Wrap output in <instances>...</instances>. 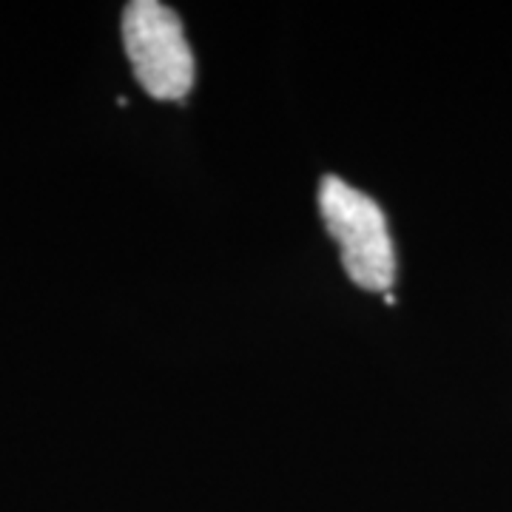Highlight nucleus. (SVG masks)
<instances>
[{
	"label": "nucleus",
	"mask_w": 512,
	"mask_h": 512,
	"mask_svg": "<svg viewBox=\"0 0 512 512\" xmlns=\"http://www.w3.org/2000/svg\"><path fill=\"white\" fill-rule=\"evenodd\" d=\"M319 208L330 237L342 248L350 279L365 291H387L396 276V256L379 202L339 177H325L319 188Z\"/></svg>",
	"instance_id": "nucleus-1"
},
{
	"label": "nucleus",
	"mask_w": 512,
	"mask_h": 512,
	"mask_svg": "<svg viewBox=\"0 0 512 512\" xmlns=\"http://www.w3.org/2000/svg\"><path fill=\"white\" fill-rule=\"evenodd\" d=\"M123 43L134 77L157 100H183L194 86V55L177 12L157 0H134L123 12Z\"/></svg>",
	"instance_id": "nucleus-2"
}]
</instances>
